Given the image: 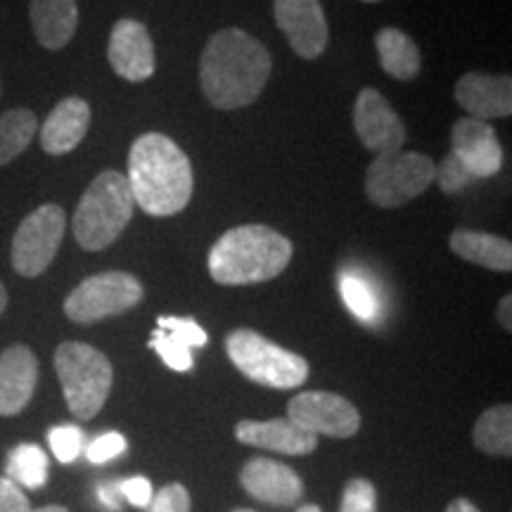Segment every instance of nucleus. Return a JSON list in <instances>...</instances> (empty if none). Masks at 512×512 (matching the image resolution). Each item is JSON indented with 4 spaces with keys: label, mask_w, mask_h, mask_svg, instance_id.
Segmentation results:
<instances>
[{
    "label": "nucleus",
    "mask_w": 512,
    "mask_h": 512,
    "mask_svg": "<svg viewBox=\"0 0 512 512\" xmlns=\"http://www.w3.org/2000/svg\"><path fill=\"white\" fill-rule=\"evenodd\" d=\"M273 57L245 29H221L209 38L200 57V86L216 110H240L264 93Z\"/></svg>",
    "instance_id": "obj_1"
},
{
    "label": "nucleus",
    "mask_w": 512,
    "mask_h": 512,
    "mask_svg": "<svg viewBox=\"0 0 512 512\" xmlns=\"http://www.w3.org/2000/svg\"><path fill=\"white\" fill-rule=\"evenodd\" d=\"M126 181L136 207L159 219L181 214L195 190L188 155L164 133H145L131 145Z\"/></svg>",
    "instance_id": "obj_2"
},
{
    "label": "nucleus",
    "mask_w": 512,
    "mask_h": 512,
    "mask_svg": "<svg viewBox=\"0 0 512 512\" xmlns=\"http://www.w3.org/2000/svg\"><path fill=\"white\" fill-rule=\"evenodd\" d=\"M292 242L261 223L230 228L209 252V275L214 283L238 287L268 283L292 261Z\"/></svg>",
    "instance_id": "obj_3"
},
{
    "label": "nucleus",
    "mask_w": 512,
    "mask_h": 512,
    "mask_svg": "<svg viewBox=\"0 0 512 512\" xmlns=\"http://www.w3.org/2000/svg\"><path fill=\"white\" fill-rule=\"evenodd\" d=\"M133 209H136V202H133L126 176L114 169L102 171L83 192L79 207L74 211V240L86 252H102L114 240H119V235L133 219Z\"/></svg>",
    "instance_id": "obj_4"
},
{
    "label": "nucleus",
    "mask_w": 512,
    "mask_h": 512,
    "mask_svg": "<svg viewBox=\"0 0 512 512\" xmlns=\"http://www.w3.org/2000/svg\"><path fill=\"white\" fill-rule=\"evenodd\" d=\"M55 373L74 418L93 420L112 389L110 358L91 344L64 342L55 349Z\"/></svg>",
    "instance_id": "obj_5"
},
{
    "label": "nucleus",
    "mask_w": 512,
    "mask_h": 512,
    "mask_svg": "<svg viewBox=\"0 0 512 512\" xmlns=\"http://www.w3.org/2000/svg\"><path fill=\"white\" fill-rule=\"evenodd\" d=\"M230 363L247 380L271 389H294L309 380V363L294 351L259 335L256 330H233L226 337Z\"/></svg>",
    "instance_id": "obj_6"
},
{
    "label": "nucleus",
    "mask_w": 512,
    "mask_h": 512,
    "mask_svg": "<svg viewBox=\"0 0 512 512\" xmlns=\"http://www.w3.org/2000/svg\"><path fill=\"white\" fill-rule=\"evenodd\" d=\"M434 183V162L420 152L377 155L366 171V197L380 209H396Z\"/></svg>",
    "instance_id": "obj_7"
},
{
    "label": "nucleus",
    "mask_w": 512,
    "mask_h": 512,
    "mask_svg": "<svg viewBox=\"0 0 512 512\" xmlns=\"http://www.w3.org/2000/svg\"><path fill=\"white\" fill-rule=\"evenodd\" d=\"M143 285L136 275L105 271L79 283L64 299V316L76 325H93L98 320L119 316L143 302Z\"/></svg>",
    "instance_id": "obj_8"
},
{
    "label": "nucleus",
    "mask_w": 512,
    "mask_h": 512,
    "mask_svg": "<svg viewBox=\"0 0 512 512\" xmlns=\"http://www.w3.org/2000/svg\"><path fill=\"white\" fill-rule=\"evenodd\" d=\"M67 214L60 204H43L19 223L12 238L10 261L22 278H38L48 271L60 252Z\"/></svg>",
    "instance_id": "obj_9"
},
{
    "label": "nucleus",
    "mask_w": 512,
    "mask_h": 512,
    "mask_svg": "<svg viewBox=\"0 0 512 512\" xmlns=\"http://www.w3.org/2000/svg\"><path fill=\"white\" fill-rule=\"evenodd\" d=\"M287 420L311 434L332 439L354 437L361 427V413L354 403L332 392H302L287 403Z\"/></svg>",
    "instance_id": "obj_10"
},
{
    "label": "nucleus",
    "mask_w": 512,
    "mask_h": 512,
    "mask_svg": "<svg viewBox=\"0 0 512 512\" xmlns=\"http://www.w3.org/2000/svg\"><path fill=\"white\" fill-rule=\"evenodd\" d=\"M354 128L363 147L377 155H392L406 145V124L389 100L375 88H363L354 105Z\"/></svg>",
    "instance_id": "obj_11"
},
{
    "label": "nucleus",
    "mask_w": 512,
    "mask_h": 512,
    "mask_svg": "<svg viewBox=\"0 0 512 512\" xmlns=\"http://www.w3.org/2000/svg\"><path fill=\"white\" fill-rule=\"evenodd\" d=\"M273 15L294 55L316 60L325 53L330 29L320 0H273Z\"/></svg>",
    "instance_id": "obj_12"
},
{
    "label": "nucleus",
    "mask_w": 512,
    "mask_h": 512,
    "mask_svg": "<svg viewBox=\"0 0 512 512\" xmlns=\"http://www.w3.org/2000/svg\"><path fill=\"white\" fill-rule=\"evenodd\" d=\"M451 152L467 171L482 181L503 169V147L489 121L463 117L451 128Z\"/></svg>",
    "instance_id": "obj_13"
},
{
    "label": "nucleus",
    "mask_w": 512,
    "mask_h": 512,
    "mask_svg": "<svg viewBox=\"0 0 512 512\" xmlns=\"http://www.w3.org/2000/svg\"><path fill=\"white\" fill-rule=\"evenodd\" d=\"M107 60L121 79L145 81L155 74L157 57L155 43L147 34L145 24L136 19H119L112 27L110 43H107Z\"/></svg>",
    "instance_id": "obj_14"
},
{
    "label": "nucleus",
    "mask_w": 512,
    "mask_h": 512,
    "mask_svg": "<svg viewBox=\"0 0 512 512\" xmlns=\"http://www.w3.org/2000/svg\"><path fill=\"white\" fill-rule=\"evenodd\" d=\"M453 95L475 119H508L512 114V79L508 74L467 72L458 79Z\"/></svg>",
    "instance_id": "obj_15"
},
{
    "label": "nucleus",
    "mask_w": 512,
    "mask_h": 512,
    "mask_svg": "<svg viewBox=\"0 0 512 512\" xmlns=\"http://www.w3.org/2000/svg\"><path fill=\"white\" fill-rule=\"evenodd\" d=\"M38 384V358L24 344L0 354V418H12L29 406Z\"/></svg>",
    "instance_id": "obj_16"
},
{
    "label": "nucleus",
    "mask_w": 512,
    "mask_h": 512,
    "mask_svg": "<svg viewBox=\"0 0 512 512\" xmlns=\"http://www.w3.org/2000/svg\"><path fill=\"white\" fill-rule=\"evenodd\" d=\"M240 482L256 501L268 505H294L302 501L304 484L292 467L271 458H254L242 467Z\"/></svg>",
    "instance_id": "obj_17"
},
{
    "label": "nucleus",
    "mask_w": 512,
    "mask_h": 512,
    "mask_svg": "<svg viewBox=\"0 0 512 512\" xmlns=\"http://www.w3.org/2000/svg\"><path fill=\"white\" fill-rule=\"evenodd\" d=\"M235 437L242 444L264 448V451L285 453V456H306L316 451L318 437L316 434L302 430L287 418L275 420H242L235 425Z\"/></svg>",
    "instance_id": "obj_18"
},
{
    "label": "nucleus",
    "mask_w": 512,
    "mask_h": 512,
    "mask_svg": "<svg viewBox=\"0 0 512 512\" xmlns=\"http://www.w3.org/2000/svg\"><path fill=\"white\" fill-rule=\"evenodd\" d=\"M91 126V105L81 98H64L41 126V147L53 157L69 155L86 138Z\"/></svg>",
    "instance_id": "obj_19"
},
{
    "label": "nucleus",
    "mask_w": 512,
    "mask_h": 512,
    "mask_svg": "<svg viewBox=\"0 0 512 512\" xmlns=\"http://www.w3.org/2000/svg\"><path fill=\"white\" fill-rule=\"evenodd\" d=\"M29 19L43 48L62 50L79 27V5L76 0H31Z\"/></svg>",
    "instance_id": "obj_20"
},
{
    "label": "nucleus",
    "mask_w": 512,
    "mask_h": 512,
    "mask_svg": "<svg viewBox=\"0 0 512 512\" xmlns=\"http://www.w3.org/2000/svg\"><path fill=\"white\" fill-rule=\"evenodd\" d=\"M451 245L453 254H458L460 259L470 261L482 268L496 273H510L512 271V245L510 240L501 238V235L482 233V230H467L458 228L451 233Z\"/></svg>",
    "instance_id": "obj_21"
},
{
    "label": "nucleus",
    "mask_w": 512,
    "mask_h": 512,
    "mask_svg": "<svg viewBox=\"0 0 512 512\" xmlns=\"http://www.w3.org/2000/svg\"><path fill=\"white\" fill-rule=\"evenodd\" d=\"M375 48L380 55L382 69L389 76L399 81H413L422 69V55L420 48L415 46V41L408 34H403L401 29L387 27L377 31L375 36Z\"/></svg>",
    "instance_id": "obj_22"
},
{
    "label": "nucleus",
    "mask_w": 512,
    "mask_h": 512,
    "mask_svg": "<svg viewBox=\"0 0 512 512\" xmlns=\"http://www.w3.org/2000/svg\"><path fill=\"white\" fill-rule=\"evenodd\" d=\"M5 477L19 489H43L50 477L48 453L38 444H19L5 458Z\"/></svg>",
    "instance_id": "obj_23"
},
{
    "label": "nucleus",
    "mask_w": 512,
    "mask_h": 512,
    "mask_svg": "<svg viewBox=\"0 0 512 512\" xmlns=\"http://www.w3.org/2000/svg\"><path fill=\"white\" fill-rule=\"evenodd\" d=\"M472 439L479 451L489 456H510L512 453V408L510 403L489 408L479 415L472 430Z\"/></svg>",
    "instance_id": "obj_24"
},
{
    "label": "nucleus",
    "mask_w": 512,
    "mask_h": 512,
    "mask_svg": "<svg viewBox=\"0 0 512 512\" xmlns=\"http://www.w3.org/2000/svg\"><path fill=\"white\" fill-rule=\"evenodd\" d=\"M38 131L36 114L27 107H17L0 114V166L10 164L31 145Z\"/></svg>",
    "instance_id": "obj_25"
},
{
    "label": "nucleus",
    "mask_w": 512,
    "mask_h": 512,
    "mask_svg": "<svg viewBox=\"0 0 512 512\" xmlns=\"http://www.w3.org/2000/svg\"><path fill=\"white\" fill-rule=\"evenodd\" d=\"M339 292H342L344 304L361 323H373L377 318V297L366 280L356 273L342 275L339 280Z\"/></svg>",
    "instance_id": "obj_26"
},
{
    "label": "nucleus",
    "mask_w": 512,
    "mask_h": 512,
    "mask_svg": "<svg viewBox=\"0 0 512 512\" xmlns=\"http://www.w3.org/2000/svg\"><path fill=\"white\" fill-rule=\"evenodd\" d=\"M150 347L162 356V361L176 373H188L195 366V358H192V349L188 344H183L181 339L171 335L166 330H155L150 337Z\"/></svg>",
    "instance_id": "obj_27"
},
{
    "label": "nucleus",
    "mask_w": 512,
    "mask_h": 512,
    "mask_svg": "<svg viewBox=\"0 0 512 512\" xmlns=\"http://www.w3.org/2000/svg\"><path fill=\"white\" fill-rule=\"evenodd\" d=\"M48 444L60 463H74L86 448V434L79 425H57L48 432Z\"/></svg>",
    "instance_id": "obj_28"
},
{
    "label": "nucleus",
    "mask_w": 512,
    "mask_h": 512,
    "mask_svg": "<svg viewBox=\"0 0 512 512\" xmlns=\"http://www.w3.org/2000/svg\"><path fill=\"white\" fill-rule=\"evenodd\" d=\"M434 183L439 185V190L444 195H458L460 190H465L467 185L477 183V178L465 169L463 162L448 152V155L441 159V164H434Z\"/></svg>",
    "instance_id": "obj_29"
},
{
    "label": "nucleus",
    "mask_w": 512,
    "mask_h": 512,
    "mask_svg": "<svg viewBox=\"0 0 512 512\" xmlns=\"http://www.w3.org/2000/svg\"><path fill=\"white\" fill-rule=\"evenodd\" d=\"M126 448H128V441L124 434L105 432V434H100V437H95L91 444L83 448V453H86L88 463L105 465V463H110V460L119 458L121 453H126Z\"/></svg>",
    "instance_id": "obj_30"
},
{
    "label": "nucleus",
    "mask_w": 512,
    "mask_h": 512,
    "mask_svg": "<svg viewBox=\"0 0 512 512\" xmlns=\"http://www.w3.org/2000/svg\"><path fill=\"white\" fill-rule=\"evenodd\" d=\"M377 494L375 486L368 479H351L344 489L339 512H375Z\"/></svg>",
    "instance_id": "obj_31"
},
{
    "label": "nucleus",
    "mask_w": 512,
    "mask_h": 512,
    "mask_svg": "<svg viewBox=\"0 0 512 512\" xmlns=\"http://www.w3.org/2000/svg\"><path fill=\"white\" fill-rule=\"evenodd\" d=\"M159 330L171 332V335L181 339L183 344H188L190 349L204 347L207 344V332H204L200 325L192 318H174V316H159L157 318Z\"/></svg>",
    "instance_id": "obj_32"
},
{
    "label": "nucleus",
    "mask_w": 512,
    "mask_h": 512,
    "mask_svg": "<svg viewBox=\"0 0 512 512\" xmlns=\"http://www.w3.org/2000/svg\"><path fill=\"white\" fill-rule=\"evenodd\" d=\"M147 512H190V494L183 484H169L157 491Z\"/></svg>",
    "instance_id": "obj_33"
},
{
    "label": "nucleus",
    "mask_w": 512,
    "mask_h": 512,
    "mask_svg": "<svg viewBox=\"0 0 512 512\" xmlns=\"http://www.w3.org/2000/svg\"><path fill=\"white\" fill-rule=\"evenodd\" d=\"M119 491L121 498H126V501L136 505V508H147V505L152 503V498H155V489H152L150 479L145 477L124 479V482H119Z\"/></svg>",
    "instance_id": "obj_34"
},
{
    "label": "nucleus",
    "mask_w": 512,
    "mask_h": 512,
    "mask_svg": "<svg viewBox=\"0 0 512 512\" xmlns=\"http://www.w3.org/2000/svg\"><path fill=\"white\" fill-rule=\"evenodd\" d=\"M31 503L24 489L8 477H0V512H29Z\"/></svg>",
    "instance_id": "obj_35"
},
{
    "label": "nucleus",
    "mask_w": 512,
    "mask_h": 512,
    "mask_svg": "<svg viewBox=\"0 0 512 512\" xmlns=\"http://www.w3.org/2000/svg\"><path fill=\"white\" fill-rule=\"evenodd\" d=\"M98 498L100 503L105 505L110 512H119L121 508V491H119V482H107L98 486Z\"/></svg>",
    "instance_id": "obj_36"
},
{
    "label": "nucleus",
    "mask_w": 512,
    "mask_h": 512,
    "mask_svg": "<svg viewBox=\"0 0 512 512\" xmlns=\"http://www.w3.org/2000/svg\"><path fill=\"white\" fill-rule=\"evenodd\" d=\"M498 323H501L505 330H512V297L510 294H505V297L501 299V304H498Z\"/></svg>",
    "instance_id": "obj_37"
},
{
    "label": "nucleus",
    "mask_w": 512,
    "mask_h": 512,
    "mask_svg": "<svg viewBox=\"0 0 512 512\" xmlns=\"http://www.w3.org/2000/svg\"><path fill=\"white\" fill-rule=\"evenodd\" d=\"M446 512H479L475 503H470L467 498H456L451 505H448Z\"/></svg>",
    "instance_id": "obj_38"
},
{
    "label": "nucleus",
    "mask_w": 512,
    "mask_h": 512,
    "mask_svg": "<svg viewBox=\"0 0 512 512\" xmlns=\"http://www.w3.org/2000/svg\"><path fill=\"white\" fill-rule=\"evenodd\" d=\"M5 309H8V290H5V285L0 283V316H3Z\"/></svg>",
    "instance_id": "obj_39"
},
{
    "label": "nucleus",
    "mask_w": 512,
    "mask_h": 512,
    "mask_svg": "<svg viewBox=\"0 0 512 512\" xmlns=\"http://www.w3.org/2000/svg\"><path fill=\"white\" fill-rule=\"evenodd\" d=\"M29 512H69L67 508H62V505H43V508H31Z\"/></svg>",
    "instance_id": "obj_40"
},
{
    "label": "nucleus",
    "mask_w": 512,
    "mask_h": 512,
    "mask_svg": "<svg viewBox=\"0 0 512 512\" xmlns=\"http://www.w3.org/2000/svg\"><path fill=\"white\" fill-rule=\"evenodd\" d=\"M297 512H323L318 508V505H304V508H299Z\"/></svg>",
    "instance_id": "obj_41"
},
{
    "label": "nucleus",
    "mask_w": 512,
    "mask_h": 512,
    "mask_svg": "<svg viewBox=\"0 0 512 512\" xmlns=\"http://www.w3.org/2000/svg\"><path fill=\"white\" fill-rule=\"evenodd\" d=\"M233 512H254V510H247V508H238V510H233Z\"/></svg>",
    "instance_id": "obj_42"
},
{
    "label": "nucleus",
    "mask_w": 512,
    "mask_h": 512,
    "mask_svg": "<svg viewBox=\"0 0 512 512\" xmlns=\"http://www.w3.org/2000/svg\"><path fill=\"white\" fill-rule=\"evenodd\" d=\"M363 3H377V0H363Z\"/></svg>",
    "instance_id": "obj_43"
},
{
    "label": "nucleus",
    "mask_w": 512,
    "mask_h": 512,
    "mask_svg": "<svg viewBox=\"0 0 512 512\" xmlns=\"http://www.w3.org/2000/svg\"><path fill=\"white\" fill-rule=\"evenodd\" d=\"M0 93H3V86H0Z\"/></svg>",
    "instance_id": "obj_44"
}]
</instances>
